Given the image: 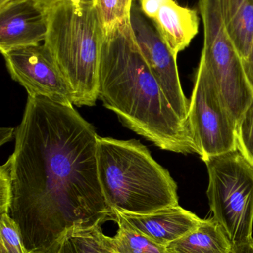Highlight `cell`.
I'll use <instances>...</instances> for the list:
<instances>
[{"label": "cell", "mask_w": 253, "mask_h": 253, "mask_svg": "<svg viewBox=\"0 0 253 253\" xmlns=\"http://www.w3.org/2000/svg\"><path fill=\"white\" fill-rule=\"evenodd\" d=\"M95 127L73 105L28 96L10 162V213L31 253H55L65 236L117 222L98 175Z\"/></svg>", "instance_id": "6da1fadb"}, {"label": "cell", "mask_w": 253, "mask_h": 253, "mask_svg": "<svg viewBox=\"0 0 253 253\" xmlns=\"http://www.w3.org/2000/svg\"><path fill=\"white\" fill-rule=\"evenodd\" d=\"M98 99L123 126L159 148L199 155L190 124L175 112L147 65L131 20L104 34Z\"/></svg>", "instance_id": "7a4b0ae2"}, {"label": "cell", "mask_w": 253, "mask_h": 253, "mask_svg": "<svg viewBox=\"0 0 253 253\" xmlns=\"http://www.w3.org/2000/svg\"><path fill=\"white\" fill-rule=\"evenodd\" d=\"M98 175L114 212L149 214L178 205V187L138 140L98 135Z\"/></svg>", "instance_id": "3957f363"}, {"label": "cell", "mask_w": 253, "mask_h": 253, "mask_svg": "<svg viewBox=\"0 0 253 253\" xmlns=\"http://www.w3.org/2000/svg\"><path fill=\"white\" fill-rule=\"evenodd\" d=\"M44 45L71 88L73 105L98 99V73L104 33L93 0H64L47 8Z\"/></svg>", "instance_id": "277c9868"}, {"label": "cell", "mask_w": 253, "mask_h": 253, "mask_svg": "<svg viewBox=\"0 0 253 253\" xmlns=\"http://www.w3.org/2000/svg\"><path fill=\"white\" fill-rule=\"evenodd\" d=\"M213 218L233 245L253 239V165L238 149L202 159Z\"/></svg>", "instance_id": "5b68a950"}, {"label": "cell", "mask_w": 253, "mask_h": 253, "mask_svg": "<svg viewBox=\"0 0 253 253\" xmlns=\"http://www.w3.org/2000/svg\"><path fill=\"white\" fill-rule=\"evenodd\" d=\"M203 44L200 62L209 70L236 125L251 104L253 90L243 60L224 27L219 0H199Z\"/></svg>", "instance_id": "8992f818"}, {"label": "cell", "mask_w": 253, "mask_h": 253, "mask_svg": "<svg viewBox=\"0 0 253 253\" xmlns=\"http://www.w3.org/2000/svg\"><path fill=\"white\" fill-rule=\"evenodd\" d=\"M188 122L202 159L237 149L236 121L202 62L189 105Z\"/></svg>", "instance_id": "52a82bcc"}, {"label": "cell", "mask_w": 253, "mask_h": 253, "mask_svg": "<svg viewBox=\"0 0 253 253\" xmlns=\"http://www.w3.org/2000/svg\"><path fill=\"white\" fill-rule=\"evenodd\" d=\"M10 77L30 96L73 105L71 88L44 44L16 47L1 53Z\"/></svg>", "instance_id": "ba28073f"}, {"label": "cell", "mask_w": 253, "mask_h": 253, "mask_svg": "<svg viewBox=\"0 0 253 253\" xmlns=\"http://www.w3.org/2000/svg\"><path fill=\"white\" fill-rule=\"evenodd\" d=\"M130 20L135 40L150 69L175 112L184 121L188 122L190 102L180 81L177 56L160 37L154 24L135 4Z\"/></svg>", "instance_id": "9c48e42d"}, {"label": "cell", "mask_w": 253, "mask_h": 253, "mask_svg": "<svg viewBox=\"0 0 253 253\" xmlns=\"http://www.w3.org/2000/svg\"><path fill=\"white\" fill-rule=\"evenodd\" d=\"M47 8L34 0H15L0 8L1 53L44 42Z\"/></svg>", "instance_id": "30bf717a"}, {"label": "cell", "mask_w": 253, "mask_h": 253, "mask_svg": "<svg viewBox=\"0 0 253 253\" xmlns=\"http://www.w3.org/2000/svg\"><path fill=\"white\" fill-rule=\"evenodd\" d=\"M115 212L117 218L163 247L196 230L203 220L179 205L143 215Z\"/></svg>", "instance_id": "8fae6325"}, {"label": "cell", "mask_w": 253, "mask_h": 253, "mask_svg": "<svg viewBox=\"0 0 253 253\" xmlns=\"http://www.w3.org/2000/svg\"><path fill=\"white\" fill-rule=\"evenodd\" d=\"M152 22L177 56L190 45L199 33L200 17L196 9L180 5L172 0L160 8Z\"/></svg>", "instance_id": "7c38bea8"}, {"label": "cell", "mask_w": 253, "mask_h": 253, "mask_svg": "<svg viewBox=\"0 0 253 253\" xmlns=\"http://www.w3.org/2000/svg\"><path fill=\"white\" fill-rule=\"evenodd\" d=\"M233 242L221 224L212 217L202 220L188 234L166 247L168 253H231Z\"/></svg>", "instance_id": "4fadbf2b"}, {"label": "cell", "mask_w": 253, "mask_h": 253, "mask_svg": "<svg viewBox=\"0 0 253 253\" xmlns=\"http://www.w3.org/2000/svg\"><path fill=\"white\" fill-rule=\"evenodd\" d=\"M219 3L227 34L245 61L253 37V0H219Z\"/></svg>", "instance_id": "5bb4252c"}, {"label": "cell", "mask_w": 253, "mask_h": 253, "mask_svg": "<svg viewBox=\"0 0 253 253\" xmlns=\"http://www.w3.org/2000/svg\"><path fill=\"white\" fill-rule=\"evenodd\" d=\"M55 253H119L113 237L105 236L101 225L69 232Z\"/></svg>", "instance_id": "9a60e30c"}, {"label": "cell", "mask_w": 253, "mask_h": 253, "mask_svg": "<svg viewBox=\"0 0 253 253\" xmlns=\"http://www.w3.org/2000/svg\"><path fill=\"white\" fill-rule=\"evenodd\" d=\"M118 230L114 239L119 253H168L166 247L149 239L121 218H117Z\"/></svg>", "instance_id": "2e32d148"}, {"label": "cell", "mask_w": 253, "mask_h": 253, "mask_svg": "<svg viewBox=\"0 0 253 253\" xmlns=\"http://www.w3.org/2000/svg\"><path fill=\"white\" fill-rule=\"evenodd\" d=\"M104 34L130 20L133 0H93Z\"/></svg>", "instance_id": "e0dca14e"}, {"label": "cell", "mask_w": 253, "mask_h": 253, "mask_svg": "<svg viewBox=\"0 0 253 253\" xmlns=\"http://www.w3.org/2000/svg\"><path fill=\"white\" fill-rule=\"evenodd\" d=\"M0 253H31L24 244L19 226L7 213L1 215Z\"/></svg>", "instance_id": "ac0fdd59"}, {"label": "cell", "mask_w": 253, "mask_h": 253, "mask_svg": "<svg viewBox=\"0 0 253 253\" xmlns=\"http://www.w3.org/2000/svg\"><path fill=\"white\" fill-rule=\"evenodd\" d=\"M236 148L253 165V98L236 125Z\"/></svg>", "instance_id": "d6986e66"}, {"label": "cell", "mask_w": 253, "mask_h": 253, "mask_svg": "<svg viewBox=\"0 0 253 253\" xmlns=\"http://www.w3.org/2000/svg\"><path fill=\"white\" fill-rule=\"evenodd\" d=\"M12 200V183L10 162L7 160L0 168V213H10Z\"/></svg>", "instance_id": "ffe728a7"}, {"label": "cell", "mask_w": 253, "mask_h": 253, "mask_svg": "<svg viewBox=\"0 0 253 253\" xmlns=\"http://www.w3.org/2000/svg\"><path fill=\"white\" fill-rule=\"evenodd\" d=\"M172 0H139L140 9L143 14L152 21L164 4Z\"/></svg>", "instance_id": "44dd1931"}, {"label": "cell", "mask_w": 253, "mask_h": 253, "mask_svg": "<svg viewBox=\"0 0 253 253\" xmlns=\"http://www.w3.org/2000/svg\"><path fill=\"white\" fill-rule=\"evenodd\" d=\"M243 65L248 81L253 90V37L249 54L247 59L243 61Z\"/></svg>", "instance_id": "7402d4cb"}, {"label": "cell", "mask_w": 253, "mask_h": 253, "mask_svg": "<svg viewBox=\"0 0 253 253\" xmlns=\"http://www.w3.org/2000/svg\"><path fill=\"white\" fill-rule=\"evenodd\" d=\"M231 253H253V239L245 243L234 245Z\"/></svg>", "instance_id": "603a6c76"}, {"label": "cell", "mask_w": 253, "mask_h": 253, "mask_svg": "<svg viewBox=\"0 0 253 253\" xmlns=\"http://www.w3.org/2000/svg\"><path fill=\"white\" fill-rule=\"evenodd\" d=\"M1 145L11 141L13 138H15L16 135V129L12 127H1Z\"/></svg>", "instance_id": "cb8c5ba5"}, {"label": "cell", "mask_w": 253, "mask_h": 253, "mask_svg": "<svg viewBox=\"0 0 253 253\" xmlns=\"http://www.w3.org/2000/svg\"><path fill=\"white\" fill-rule=\"evenodd\" d=\"M13 1H15V0H13ZM34 1L38 3L40 5L43 6L45 8H49V7L55 5V4H57V3L64 1V0H34ZM10 2H11V1H10ZM6 5H7V4H6Z\"/></svg>", "instance_id": "d4e9b609"}, {"label": "cell", "mask_w": 253, "mask_h": 253, "mask_svg": "<svg viewBox=\"0 0 253 253\" xmlns=\"http://www.w3.org/2000/svg\"><path fill=\"white\" fill-rule=\"evenodd\" d=\"M12 1H13V0H0V8L4 7L6 4H8V3Z\"/></svg>", "instance_id": "484cf974"}]
</instances>
